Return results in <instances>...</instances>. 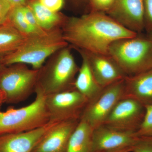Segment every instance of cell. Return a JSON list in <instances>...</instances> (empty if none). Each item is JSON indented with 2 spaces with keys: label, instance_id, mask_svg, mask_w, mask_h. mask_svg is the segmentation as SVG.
<instances>
[{
  "label": "cell",
  "instance_id": "4",
  "mask_svg": "<svg viewBox=\"0 0 152 152\" xmlns=\"http://www.w3.org/2000/svg\"><path fill=\"white\" fill-rule=\"evenodd\" d=\"M108 54L127 76L152 69V37L121 39L109 47Z\"/></svg>",
  "mask_w": 152,
  "mask_h": 152
},
{
  "label": "cell",
  "instance_id": "23",
  "mask_svg": "<svg viewBox=\"0 0 152 152\" xmlns=\"http://www.w3.org/2000/svg\"><path fill=\"white\" fill-rule=\"evenodd\" d=\"M132 152H152V137H138L131 147Z\"/></svg>",
  "mask_w": 152,
  "mask_h": 152
},
{
  "label": "cell",
  "instance_id": "28",
  "mask_svg": "<svg viewBox=\"0 0 152 152\" xmlns=\"http://www.w3.org/2000/svg\"><path fill=\"white\" fill-rule=\"evenodd\" d=\"M6 1L10 4L12 8L27 5L28 2V0H6Z\"/></svg>",
  "mask_w": 152,
  "mask_h": 152
},
{
  "label": "cell",
  "instance_id": "32",
  "mask_svg": "<svg viewBox=\"0 0 152 152\" xmlns=\"http://www.w3.org/2000/svg\"><path fill=\"white\" fill-rule=\"evenodd\" d=\"M80 1H89V0H80Z\"/></svg>",
  "mask_w": 152,
  "mask_h": 152
},
{
  "label": "cell",
  "instance_id": "25",
  "mask_svg": "<svg viewBox=\"0 0 152 152\" xmlns=\"http://www.w3.org/2000/svg\"><path fill=\"white\" fill-rule=\"evenodd\" d=\"M145 28L152 33V0H143Z\"/></svg>",
  "mask_w": 152,
  "mask_h": 152
},
{
  "label": "cell",
  "instance_id": "16",
  "mask_svg": "<svg viewBox=\"0 0 152 152\" xmlns=\"http://www.w3.org/2000/svg\"><path fill=\"white\" fill-rule=\"evenodd\" d=\"M75 50L80 55L82 62L74 83V88L85 96L89 102L96 97L103 88L96 81L89 62L84 53L80 50Z\"/></svg>",
  "mask_w": 152,
  "mask_h": 152
},
{
  "label": "cell",
  "instance_id": "19",
  "mask_svg": "<svg viewBox=\"0 0 152 152\" xmlns=\"http://www.w3.org/2000/svg\"><path fill=\"white\" fill-rule=\"evenodd\" d=\"M26 37L14 27L7 19L0 25V57L15 50Z\"/></svg>",
  "mask_w": 152,
  "mask_h": 152
},
{
  "label": "cell",
  "instance_id": "26",
  "mask_svg": "<svg viewBox=\"0 0 152 152\" xmlns=\"http://www.w3.org/2000/svg\"><path fill=\"white\" fill-rule=\"evenodd\" d=\"M41 4L52 12H58L64 5V0H39Z\"/></svg>",
  "mask_w": 152,
  "mask_h": 152
},
{
  "label": "cell",
  "instance_id": "18",
  "mask_svg": "<svg viewBox=\"0 0 152 152\" xmlns=\"http://www.w3.org/2000/svg\"><path fill=\"white\" fill-rule=\"evenodd\" d=\"M94 129L80 119L71 136L66 152H93Z\"/></svg>",
  "mask_w": 152,
  "mask_h": 152
},
{
  "label": "cell",
  "instance_id": "24",
  "mask_svg": "<svg viewBox=\"0 0 152 152\" xmlns=\"http://www.w3.org/2000/svg\"><path fill=\"white\" fill-rule=\"evenodd\" d=\"M23 10L25 18L26 19L28 23L30 26L38 34H41L48 31L43 29L40 26L38 23L32 11L27 5L23 7Z\"/></svg>",
  "mask_w": 152,
  "mask_h": 152
},
{
  "label": "cell",
  "instance_id": "8",
  "mask_svg": "<svg viewBox=\"0 0 152 152\" xmlns=\"http://www.w3.org/2000/svg\"><path fill=\"white\" fill-rule=\"evenodd\" d=\"M88 100L75 88L46 95L50 122L80 120Z\"/></svg>",
  "mask_w": 152,
  "mask_h": 152
},
{
  "label": "cell",
  "instance_id": "20",
  "mask_svg": "<svg viewBox=\"0 0 152 152\" xmlns=\"http://www.w3.org/2000/svg\"><path fill=\"white\" fill-rule=\"evenodd\" d=\"M23 7L12 8L8 20L14 27L26 37L38 34L28 23L23 12Z\"/></svg>",
  "mask_w": 152,
  "mask_h": 152
},
{
  "label": "cell",
  "instance_id": "5",
  "mask_svg": "<svg viewBox=\"0 0 152 152\" xmlns=\"http://www.w3.org/2000/svg\"><path fill=\"white\" fill-rule=\"evenodd\" d=\"M35 93V99L28 105L18 109L10 108L5 111H0V136L32 130L50 122L46 95L37 88Z\"/></svg>",
  "mask_w": 152,
  "mask_h": 152
},
{
  "label": "cell",
  "instance_id": "12",
  "mask_svg": "<svg viewBox=\"0 0 152 152\" xmlns=\"http://www.w3.org/2000/svg\"><path fill=\"white\" fill-rule=\"evenodd\" d=\"M137 137L135 132L117 130L102 125L93 131V152L132 147Z\"/></svg>",
  "mask_w": 152,
  "mask_h": 152
},
{
  "label": "cell",
  "instance_id": "31",
  "mask_svg": "<svg viewBox=\"0 0 152 152\" xmlns=\"http://www.w3.org/2000/svg\"><path fill=\"white\" fill-rule=\"evenodd\" d=\"M7 66H5L3 64L2 61V57H0V75L1 73L3 70Z\"/></svg>",
  "mask_w": 152,
  "mask_h": 152
},
{
  "label": "cell",
  "instance_id": "6",
  "mask_svg": "<svg viewBox=\"0 0 152 152\" xmlns=\"http://www.w3.org/2000/svg\"><path fill=\"white\" fill-rule=\"evenodd\" d=\"M39 73V69H30L25 64L7 66L0 75V89L5 102L18 103L27 99L35 92Z\"/></svg>",
  "mask_w": 152,
  "mask_h": 152
},
{
  "label": "cell",
  "instance_id": "3",
  "mask_svg": "<svg viewBox=\"0 0 152 152\" xmlns=\"http://www.w3.org/2000/svg\"><path fill=\"white\" fill-rule=\"evenodd\" d=\"M79 68L71 47L63 48L49 57L39 69L36 88L45 95L75 88Z\"/></svg>",
  "mask_w": 152,
  "mask_h": 152
},
{
  "label": "cell",
  "instance_id": "7",
  "mask_svg": "<svg viewBox=\"0 0 152 152\" xmlns=\"http://www.w3.org/2000/svg\"><path fill=\"white\" fill-rule=\"evenodd\" d=\"M124 96L125 79L104 88L96 97L89 101L80 119L94 129L103 125L114 107Z\"/></svg>",
  "mask_w": 152,
  "mask_h": 152
},
{
  "label": "cell",
  "instance_id": "29",
  "mask_svg": "<svg viewBox=\"0 0 152 152\" xmlns=\"http://www.w3.org/2000/svg\"><path fill=\"white\" fill-rule=\"evenodd\" d=\"M131 147L123 148L118 149L112 150V151H107L103 152H131Z\"/></svg>",
  "mask_w": 152,
  "mask_h": 152
},
{
  "label": "cell",
  "instance_id": "34",
  "mask_svg": "<svg viewBox=\"0 0 152 152\" xmlns=\"http://www.w3.org/2000/svg\"></svg>",
  "mask_w": 152,
  "mask_h": 152
},
{
  "label": "cell",
  "instance_id": "14",
  "mask_svg": "<svg viewBox=\"0 0 152 152\" xmlns=\"http://www.w3.org/2000/svg\"><path fill=\"white\" fill-rule=\"evenodd\" d=\"M55 123L49 122L27 132L0 136V152H32L42 137Z\"/></svg>",
  "mask_w": 152,
  "mask_h": 152
},
{
  "label": "cell",
  "instance_id": "10",
  "mask_svg": "<svg viewBox=\"0 0 152 152\" xmlns=\"http://www.w3.org/2000/svg\"><path fill=\"white\" fill-rule=\"evenodd\" d=\"M107 14L134 32L139 34L145 29L143 0H115Z\"/></svg>",
  "mask_w": 152,
  "mask_h": 152
},
{
  "label": "cell",
  "instance_id": "21",
  "mask_svg": "<svg viewBox=\"0 0 152 152\" xmlns=\"http://www.w3.org/2000/svg\"><path fill=\"white\" fill-rule=\"evenodd\" d=\"M143 118L135 132L137 137H152V104L144 106Z\"/></svg>",
  "mask_w": 152,
  "mask_h": 152
},
{
  "label": "cell",
  "instance_id": "30",
  "mask_svg": "<svg viewBox=\"0 0 152 152\" xmlns=\"http://www.w3.org/2000/svg\"><path fill=\"white\" fill-rule=\"evenodd\" d=\"M5 102V96L3 91L0 89V106Z\"/></svg>",
  "mask_w": 152,
  "mask_h": 152
},
{
  "label": "cell",
  "instance_id": "17",
  "mask_svg": "<svg viewBox=\"0 0 152 152\" xmlns=\"http://www.w3.org/2000/svg\"><path fill=\"white\" fill-rule=\"evenodd\" d=\"M27 5L32 11L41 27L45 31L61 28L67 17L58 12L50 10L43 6L39 0L28 1Z\"/></svg>",
  "mask_w": 152,
  "mask_h": 152
},
{
  "label": "cell",
  "instance_id": "33",
  "mask_svg": "<svg viewBox=\"0 0 152 152\" xmlns=\"http://www.w3.org/2000/svg\"><path fill=\"white\" fill-rule=\"evenodd\" d=\"M131 152H132L131 151Z\"/></svg>",
  "mask_w": 152,
  "mask_h": 152
},
{
  "label": "cell",
  "instance_id": "9",
  "mask_svg": "<svg viewBox=\"0 0 152 152\" xmlns=\"http://www.w3.org/2000/svg\"><path fill=\"white\" fill-rule=\"evenodd\" d=\"M143 106L132 98H123L114 107L103 125L117 130L136 132L143 118Z\"/></svg>",
  "mask_w": 152,
  "mask_h": 152
},
{
  "label": "cell",
  "instance_id": "11",
  "mask_svg": "<svg viewBox=\"0 0 152 152\" xmlns=\"http://www.w3.org/2000/svg\"><path fill=\"white\" fill-rule=\"evenodd\" d=\"M80 120L55 123L42 137L32 152H66L70 138Z\"/></svg>",
  "mask_w": 152,
  "mask_h": 152
},
{
  "label": "cell",
  "instance_id": "15",
  "mask_svg": "<svg viewBox=\"0 0 152 152\" xmlns=\"http://www.w3.org/2000/svg\"><path fill=\"white\" fill-rule=\"evenodd\" d=\"M125 97L134 99L144 106L152 104V69L125 78Z\"/></svg>",
  "mask_w": 152,
  "mask_h": 152
},
{
  "label": "cell",
  "instance_id": "1",
  "mask_svg": "<svg viewBox=\"0 0 152 152\" xmlns=\"http://www.w3.org/2000/svg\"><path fill=\"white\" fill-rule=\"evenodd\" d=\"M63 37L74 49L109 56L115 41L137 37L107 14L91 12L80 17H67L61 28Z\"/></svg>",
  "mask_w": 152,
  "mask_h": 152
},
{
  "label": "cell",
  "instance_id": "27",
  "mask_svg": "<svg viewBox=\"0 0 152 152\" xmlns=\"http://www.w3.org/2000/svg\"><path fill=\"white\" fill-rule=\"evenodd\" d=\"M12 7L6 0H0V25L7 20Z\"/></svg>",
  "mask_w": 152,
  "mask_h": 152
},
{
  "label": "cell",
  "instance_id": "2",
  "mask_svg": "<svg viewBox=\"0 0 152 152\" xmlns=\"http://www.w3.org/2000/svg\"><path fill=\"white\" fill-rule=\"evenodd\" d=\"M69 45L63 37L61 28L49 30L27 37L15 50L2 57L3 64L9 66L20 63L39 69L49 57Z\"/></svg>",
  "mask_w": 152,
  "mask_h": 152
},
{
  "label": "cell",
  "instance_id": "13",
  "mask_svg": "<svg viewBox=\"0 0 152 152\" xmlns=\"http://www.w3.org/2000/svg\"><path fill=\"white\" fill-rule=\"evenodd\" d=\"M80 50L86 56L95 79L103 88L124 79L127 77L110 56Z\"/></svg>",
  "mask_w": 152,
  "mask_h": 152
},
{
  "label": "cell",
  "instance_id": "22",
  "mask_svg": "<svg viewBox=\"0 0 152 152\" xmlns=\"http://www.w3.org/2000/svg\"><path fill=\"white\" fill-rule=\"evenodd\" d=\"M115 0H89L92 12L107 14L113 5Z\"/></svg>",
  "mask_w": 152,
  "mask_h": 152
}]
</instances>
